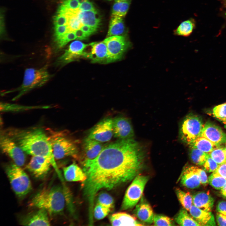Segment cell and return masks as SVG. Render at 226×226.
Here are the masks:
<instances>
[{
  "label": "cell",
  "instance_id": "6da1fadb",
  "mask_svg": "<svg viewBox=\"0 0 226 226\" xmlns=\"http://www.w3.org/2000/svg\"><path fill=\"white\" fill-rule=\"evenodd\" d=\"M143 148L132 138L119 139L103 147L95 158L84 160L83 195L88 205L89 220H93L95 196L100 190H110L134 179L143 168Z\"/></svg>",
  "mask_w": 226,
  "mask_h": 226
},
{
  "label": "cell",
  "instance_id": "7a4b0ae2",
  "mask_svg": "<svg viewBox=\"0 0 226 226\" xmlns=\"http://www.w3.org/2000/svg\"><path fill=\"white\" fill-rule=\"evenodd\" d=\"M2 131L27 154L43 157L51 162L60 179L62 175L55 161L49 135L42 128H8Z\"/></svg>",
  "mask_w": 226,
  "mask_h": 226
},
{
  "label": "cell",
  "instance_id": "3957f363",
  "mask_svg": "<svg viewBox=\"0 0 226 226\" xmlns=\"http://www.w3.org/2000/svg\"><path fill=\"white\" fill-rule=\"evenodd\" d=\"M64 191L61 187H45L36 193L29 203L30 207L46 210L51 214L61 213L65 204Z\"/></svg>",
  "mask_w": 226,
  "mask_h": 226
},
{
  "label": "cell",
  "instance_id": "277c9868",
  "mask_svg": "<svg viewBox=\"0 0 226 226\" xmlns=\"http://www.w3.org/2000/svg\"><path fill=\"white\" fill-rule=\"evenodd\" d=\"M47 66V65H45L39 68H26L21 85L14 90L4 92L3 94L17 91L18 93L13 99L15 100L29 91L43 86L52 76L48 71Z\"/></svg>",
  "mask_w": 226,
  "mask_h": 226
},
{
  "label": "cell",
  "instance_id": "5b68a950",
  "mask_svg": "<svg viewBox=\"0 0 226 226\" xmlns=\"http://www.w3.org/2000/svg\"><path fill=\"white\" fill-rule=\"evenodd\" d=\"M5 171L12 188L18 197H22L30 192L32 189L31 181L20 166L11 163L5 166Z\"/></svg>",
  "mask_w": 226,
  "mask_h": 226
},
{
  "label": "cell",
  "instance_id": "8992f818",
  "mask_svg": "<svg viewBox=\"0 0 226 226\" xmlns=\"http://www.w3.org/2000/svg\"><path fill=\"white\" fill-rule=\"evenodd\" d=\"M48 134L55 159H60L69 156L74 157L78 153L75 143L61 131L50 129Z\"/></svg>",
  "mask_w": 226,
  "mask_h": 226
},
{
  "label": "cell",
  "instance_id": "52a82bcc",
  "mask_svg": "<svg viewBox=\"0 0 226 226\" xmlns=\"http://www.w3.org/2000/svg\"><path fill=\"white\" fill-rule=\"evenodd\" d=\"M202 119L192 114L186 116L181 123L180 129V137L184 143L189 145L201 136L204 127Z\"/></svg>",
  "mask_w": 226,
  "mask_h": 226
},
{
  "label": "cell",
  "instance_id": "ba28073f",
  "mask_svg": "<svg viewBox=\"0 0 226 226\" xmlns=\"http://www.w3.org/2000/svg\"><path fill=\"white\" fill-rule=\"evenodd\" d=\"M148 179V176L142 175H138L134 178L125 192L121 205L122 210L132 208L137 205Z\"/></svg>",
  "mask_w": 226,
  "mask_h": 226
},
{
  "label": "cell",
  "instance_id": "9c48e42d",
  "mask_svg": "<svg viewBox=\"0 0 226 226\" xmlns=\"http://www.w3.org/2000/svg\"><path fill=\"white\" fill-rule=\"evenodd\" d=\"M103 41L108 50V63L120 59L131 45L126 35L111 36L107 37Z\"/></svg>",
  "mask_w": 226,
  "mask_h": 226
},
{
  "label": "cell",
  "instance_id": "30bf717a",
  "mask_svg": "<svg viewBox=\"0 0 226 226\" xmlns=\"http://www.w3.org/2000/svg\"><path fill=\"white\" fill-rule=\"evenodd\" d=\"M0 145L2 152L9 156L15 164L20 167L24 165L26 161L25 153L14 141L1 131Z\"/></svg>",
  "mask_w": 226,
  "mask_h": 226
},
{
  "label": "cell",
  "instance_id": "8fae6325",
  "mask_svg": "<svg viewBox=\"0 0 226 226\" xmlns=\"http://www.w3.org/2000/svg\"><path fill=\"white\" fill-rule=\"evenodd\" d=\"M113 124L111 118L103 120L92 128L87 138L101 143L109 141L113 135Z\"/></svg>",
  "mask_w": 226,
  "mask_h": 226
},
{
  "label": "cell",
  "instance_id": "7c38bea8",
  "mask_svg": "<svg viewBox=\"0 0 226 226\" xmlns=\"http://www.w3.org/2000/svg\"><path fill=\"white\" fill-rule=\"evenodd\" d=\"M89 46L79 40L72 42L63 53L57 60L56 63L62 65L75 60L80 57H83L85 49Z\"/></svg>",
  "mask_w": 226,
  "mask_h": 226
},
{
  "label": "cell",
  "instance_id": "4fadbf2b",
  "mask_svg": "<svg viewBox=\"0 0 226 226\" xmlns=\"http://www.w3.org/2000/svg\"><path fill=\"white\" fill-rule=\"evenodd\" d=\"M51 166L50 162L46 158L41 156H34L26 168L35 177L40 178L47 174Z\"/></svg>",
  "mask_w": 226,
  "mask_h": 226
},
{
  "label": "cell",
  "instance_id": "5bb4252c",
  "mask_svg": "<svg viewBox=\"0 0 226 226\" xmlns=\"http://www.w3.org/2000/svg\"><path fill=\"white\" fill-rule=\"evenodd\" d=\"M113 135L118 139L133 138V128L130 121L123 116L117 117L113 120Z\"/></svg>",
  "mask_w": 226,
  "mask_h": 226
},
{
  "label": "cell",
  "instance_id": "9a60e30c",
  "mask_svg": "<svg viewBox=\"0 0 226 226\" xmlns=\"http://www.w3.org/2000/svg\"><path fill=\"white\" fill-rule=\"evenodd\" d=\"M89 45L90 51H87L85 50L83 57L90 59L93 63H108V50L104 41L92 42Z\"/></svg>",
  "mask_w": 226,
  "mask_h": 226
},
{
  "label": "cell",
  "instance_id": "2e32d148",
  "mask_svg": "<svg viewBox=\"0 0 226 226\" xmlns=\"http://www.w3.org/2000/svg\"><path fill=\"white\" fill-rule=\"evenodd\" d=\"M48 213L43 209H38L24 217L21 224L24 226H50L51 223Z\"/></svg>",
  "mask_w": 226,
  "mask_h": 226
},
{
  "label": "cell",
  "instance_id": "e0dca14e",
  "mask_svg": "<svg viewBox=\"0 0 226 226\" xmlns=\"http://www.w3.org/2000/svg\"><path fill=\"white\" fill-rule=\"evenodd\" d=\"M201 136L218 146L226 142V134L219 126L210 122L204 124Z\"/></svg>",
  "mask_w": 226,
  "mask_h": 226
},
{
  "label": "cell",
  "instance_id": "ac0fdd59",
  "mask_svg": "<svg viewBox=\"0 0 226 226\" xmlns=\"http://www.w3.org/2000/svg\"><path fill=\"white\" fill-rule=\"evenodd\" d=\"M199 168L191 166L186 168L180 178V183L184 186L191 189L199 187L201 184L199 175Z\"/></svg>",
  "mask_w": 226,
  "mask_h": 226
},
{
  "label": "cell",
  "instance_id": "d6986e66",
  "mask_svg": "<svg viewBox=\"0 0 226 226\" xmlns=\"http://www.w3.org/2000/svg\"><path fill=\"white\" fill-rule=\"evenodd\" d=\"M189 211L199 226L216 225L214 216L211 212L203 210L194 205H192Z\"/></svg>",
  "mask_w": 226,
  "mask_h": 226
},
{
  "label": "cell",
  "instance_id": "ffe728a7",
  "mask_svg": "<svg viewBox=\"0 0 226 226\" xmlns=\"http://www.w3.org/2000/svg\"><path fill=\"white\" fill-rule=\"evenodd\" d=\"M134 213L141 221L148 223L151 224L153 222L154 215L152 208L143 197H141L140 201L136 205Z\"/></svg>",
  "mask_w": 226,
  "mask_h": 226
},
{
  "label": "cell",
  "instance_id": "44dd1931",
  "mask_svg": "<svg viewBox=\"0 0 226 226\" xmlns=\"http://www.w3.org/2000/svg\"><path fill=\"white\" fill-rule=\"evenodd\" d=\"M112 226H143L134 217L124 212H119L111 215L109 218Z\"/></svg>",
  "mask_w": 226,
  "mask_h": 226
},
{
  "label": "cell",
  "instance_id": "7402d4cb",
  "mask_svg": "<svg viewBox=\"0 0 226 226\" xmlns=\"http://www.w3.org/2000/svg\"><path fill=\"white\" fill-rule=\"evenodd\" d=\"M63 173L65 179L68 181L83 182L87 178L83 169L75 163L64 167Z\"/></svg>",
  "mask_w": 226,
  "mask_h": 226
},
{
  "label": "cell",
  "instance_id": "603a6c76",
  "mask_svg": "<svg viewBox=\"0 0 226 226\" xmlns=\"http://www.w3.org/2000/svg\"><path fill=\"white\" fill-rule=\"evenodd\" d=\"M193 203L197 207L211 212L213 207L214 200L208 192L199 191L193 196Z\"/></svg>",
  "mask_w": 226,
  "mask_h": 226
},
{
  "label": "cell",
  "instance_id": "cb8c5ba5",
  "mask_svg": "<svg viewBox=\"0 0 226 226\" xmlns=\"http://www.w3.org/2000/svg\"><path fill=\"white\" fill-rule=\"evenodd\" d=\"M103 148L101 143L87 138L83 143V148L85 157L84 160L92 159L95 158L100 153Z\"/></svg>",
  "mask_w": 226,
  "mask_h": 226
},
{
  "label": "cell",
  "instance_id": "d4e9b609",
  "mask_svg": "<svg viewBox=\"0 0 226 226\" xmlns=\"http://www.w3.org/2000/svg\"><path fill=\"white\" fill-rule=\"evenodd\" d=\"M78 15L83 24L98 28L101 19L96 10H79Z\"/></svg>",
  "mask_w": 226,
  "mask_h": 226
},
{
  "label": "cell",
  "instance_id": "484cf974",
  "mask_svg": "<svg viewBox=\"0 0 226 226\" xmlns=\"http://www.w3.org/2000/svg\"><path fill=\"white\" fill-rule=\"evenodd\" d=\"M126 32V27L122 17L112 15L110 19L107 37L125 35Z\"/></svg>",
  "mask_w": 226,
  "mask_h": 226
},
{
  "label": "cell",
  "instance_id": "4316f807",
  "mask_svg": "<svg viewBox=\"0 0 226 226\" xmlns=\"http://www.w3.org/2000/svg\"><path fill=\"white\" fill-rule=\"evenodd\" d=\"M189 146L190 148L197 149L208 154L214 148L219 146L201 136L197 138Z\"/></svg>",
  "mask_w": 226,
  "mask_h": 226
},
{
  "label": "cell",
  "instance_id": "83f0119b",
  "mask_svg": "<svg viewBox=\"0 0 226 226\" xmlns=\"http://www.w3.org/2000/svg\"><path fill=\"white\" fill-rule=\"evenodd\" d=\"M79 9L73 10L67 9L65 12L68 17L67 25L69 31H74L81 28L83 24L79 18L78 13Z\"/></svg>",
  "mask_w": 226,
  "mask_h": 226
},
{
  "label": "cell",
  "instance_id": "f1b7e54d",
  "mask_svg": "<svg viewBox=\"0 0 226 226\" xmlns=\"http://www.w3.org/2000/svg\"><path fill=\"white\" fill-rule=\"evenodd\" d=\"M195 27V22L192 19H190L181 22L174 31L175 35L188 36L192 32Z\"/></svg>",
  "mask_w": 226,
  "mask_h": 226
},
{
  "label": "cell",
  "instance_id": "f546056e",
  "mask_svg": "<svg viewBox=\"0 0 226 226\" xmlns=\"http://www.w3.org/2000/svg\"><path fill=\"white\" fill-rule=\"evenodd\" d=\"M187 211L185 208L180 210L175 218L176 222L181 226H199Z\"/></svg>",
  "mask_w": 226,
  "mask_h": 226
},
{
  "label": "cell",
  "instance_id": "4dcf8cb0",
  "mask_svg": "<svg viewBox=\"0 0 226 226\" xmlns=\"http://www.w3.org/2000/svg\"><path fill=\"white\" fill-rule=\"evenodd\" d=\"M191 148L189 156L192 162L197 165H203L207 160L209 154L196 148Z\"/></svg>",
  "mask_w": 226,
  "mask_h": 226
},
{
  "label": "cell",
  "instance_id": "1f68e13d",
  "mask_svg": "<svg viewBox=\"0 0 226 226\" xmlns=\"http://www.w3.org/2000/svg\"><path fill=\"white\" fill-rule=\"evenodd\" d=\"M176 194L179 201L184 208L189 211L193 205V198L189 192L183 191L179 188L175 190Z\"/></svg>",
  "mask_w": 226,
  "mask_h": 226
},
{
  "label": "cell",
  "instance_id": "d6a6232c",
  "mask_svg": "<svg viewBox=\"0 0 226 226\" xmlns=\"http://www.w3.org/2000/svg\"><path fill=\"white\" fill-rule=\"evenodd\" d=\"M130 3L131 1L116 2L112 7V14L122 17H124L128 10Z\"/></svg>",
  "mask_w": 226,
  "mask_h": 226
},
{
  "label": "cell",
  "instance_id": "836d02e7",
  "mask_svg": "<svg viewBox=\"0 0 226 226\" xmlns=\"http://www.w3.org/2000/svg\"><path fill=\"white\" fill-rule=\"evenodd\" d=\"M208 182L215 189L221 190L226 184V179L215 171L209 176Z\"/></svg>",
  "mask_w": 226,
  "mask_h": 226
},
{
  "label": "cell",
  "instance_id": "e575fe53",
  "mask_svg": "<svg viewBox=\"0 0 226 226\" xmlns=\"http://www.w3.org/2000/svg\"><path fill=\"white\" fill-rule=\"evenodd\" d=\"M209 154L219 165L226 162L225 148L221 147L220 145L214 148Z\"/></svg>",
  "mask_w": 226,
  "mask_h": 226
},
{
  "label": "cell",
  "instance_id": "d590c367",
  "mask_svg": "<svg viewBox=\"0 0 226 226\" xmlns=\"http://www.w3.org/2000/svg\"><path fill=\"white\" fill-rule=\"evenodd\" d=\"M38 108H40L41 107L24 106L7 103L1 102L0 103L1 111H18Z\"/></svg>",
  "mask_w": 226,
  "mask_h": 226
},
{
  "label": "cell",
  "instance_id": "8d00e7d4",
  "mask_svg": "<svg viewBox=\"0 0 226 226\" xmlns=\"http://www.w3.org/2000/svg\"><path fill=\"white\" fill-rule=\"evenodd\" d=\"M75 39H76V37L74 31H69L55 41L57 48H61L66 46L69 42Z\"/></svg>",
  "mask_w": 226,
  "mask_h": 226
},
{
  "label": "cell",
  "instance_id": "74e56055",
  "mask_svg": "<svg viewBox=\"0 0 226 226\" xmlns=\"http://www.w3.org/2000/svg\"><path fill=\"white\" fill-rule=\"evenodd\" d=\"M97 202L98 203L110 209L113 207L114 203L112 197L105 192H103L99 194Z\"/></svg>",
  "mask_w": 226,
  "mask_h": 226
},
{
  "label": "cell",
  "instance_id": "f35d334b",
  "mask_svg": "<svg viewBox=\"0 0 226 226\" xmlns=\"http://www.w3.org/2000/svg\"><path fill=\"white\" fill-rule=\"evenodd\" d=\"M110 210V209L97 203L94 207L93 216L96 219L100 220L107 216Z\"/></svg>",
  "mask_w": 226,
  "mask_h": 226
},
{
  "label": "cell",
  "instance_id": "ab89813d",
  "mask_svg": "<svg viewBox=\"0 0 226 226\" xmlns=\"http://www.w3.org/2000/svg\"><path fill=\"white\" fill-rule=\"evenodd\" d=\"M153 223L156 226H173L175 225L169 217L159 214H155Z\"/></svg>",
  "mask_w": 226,
  "mask_h": 226
},
{
  "label": "cell",
  "instance_id": "60d3db41",
  "mask_svg": "<svg viewBox=\"0 0 226 226\" xmlns=\"http://www.w3.org/2000/svg\"><path fill=\"white\" fill-rule=\"evenodd\" d=\"M212 114L218 120L226 119V103L214 107L212 110Z\"/></svg>",
  "mask_w": 226,
  "mask_h": 226
},
{
  "label": "cell",
  "instance_id": "b9f144b4",
  "mask_svg": "<svg viewBox=\"0 0 226 226\" xmlns=\"http://www.w3.org/2000/svg\"><path fill=\"white\" fill-rule=\"evenodd\" d=\"M203 165L204 169L206 171L208 172H213L217 170L219 164L215 161L209 155Z\"/></svg>",
  "mask_w": 226,
  "mask_h": 226
},
{
  "label": "cell",
  "instance_id": "7bdbcfd3",
  "mask_svg": "<svg viewBox=\"0 0 226 226\" xmlns=\"http://www.w3.org/2000/svg\"><path fill=\"white\" fill-rule=\"evenodd\" d=\"M68 17L65 14L57 13L54 18L55 27L67 24Z\"/></svg>",
  "mask_w": 226,
  "mask_h": 226
},
{
  "label": "cell",
  "instance_id": "ee69618b",
  "mask_svg": "<svg viewBox=\"0 0 226 226\" xmlns=\"http://www.w3.org/2000/svg\"><path fill=\"white\" fill-rule=\"evenodd\" d=\"M68 31L69 30L67 24L55 27V40Z\"/></svg>",
  "mask_w": 226,
  "mask_h": 226
},
{
  "label": "cell",
  "instance_id": "f6af8a7d",
  "mask_svg": "<svg viewBox=\"0 0 226 226\" xmlns=\"http://www.w3.org/2000/svg\"><path fill=\"white\" fill-rule=\"evenodd\" d=\"M62 5L68 9L73 10L78 9L79 6L78 0H65Z\"/></svg>",
  "mask_w": 226,
  "mask_h": 226
},
{
  "label": "cell",
  "instance_id": "bcb514c9",
  "mask_svg": "<svg viewBox=\"0 0 226 226\" xmlns=\"http://www.w3.org/2000/svg\"><path fill=\"white\" fill-rule=\"evenodd\" d=\"M80 11H89L96 10L95 7L92 3L87 0L80 4L79 8Z\"/></svg>",
  "mask_w": 226,
  "mask_h": 226
},
{
  "label": "cell",
  "instance_id": "7dc6e473",
  "mask_svg": "<svg viewBox=\"0 0 226 226\" xmlns=\"http://www.w3.org/2000/svg\"><path fill=\"white\" fill-rule=\"evenodd\" d=\"M98 28L89 26L87 25H83L80 29L89 36L95 33L98 30Z\"/></svg>",
  "mask_w": 226,
  "mask_h": 226
},
{
  "label": "cell",
  "instance_id": "c3c4849f",
  "mask_svg": "<svg viewBox=\"0 0 226 226\" xmlns=\"http://www.w3.org/2000/svg\"><path fill=\"white\" fill-rule=\"evenodd\" d=\"M198 173L201 184L204 186L207 185L208 183V180L205 171L203 169L199 168Z\"/></svg>",
  "mask_w": 226,
  "mask_h": 226
},
{
  "label": "cell",
  "instance_id": "681fc988",
  "mask_svg": "<svg viewBox=\"0 0 226 226\" xmlns=\"http://www.w3.org/2000/svg\"><path fill=\"white\" fill-rule=\"evenodd\" d=\"M216 210L218 213L226 215V201L219 202L216 206Z\"/></svg>",
  "mask_w": 226,
  "mask_h": 226
},
{
  "label": "cell",
  "instance_id": "f907efd6",
  "mask_svg": "<svg viewBox=\"0 0 226 226\" xmlns=\"http://www.w3.org/2000/svg\"><path fill=\"white\" fill-rule=\"evenodd\" d=\"M216 220L219 226H226V215L218 213L216 215Z\"/></svg>",
  "mask_w": 226,
  "mask_h": 226
},
{
  "label": "cell",
  "instance_id": "816d5d0a",
  "mask_svg": "<svg viewBox=\"0 0 226 226\" xmlns=\"http://www.w3.org/2000/svg\"><path fill=\"white\" fill-rule=\"evenodd\" d=\"M76 39L81 40H87L89 36L87 35L81 29L77 30L74 31Z\"/></svg>",
  "mask_w": 226,
  "mask_h": 226
},
{
  "label": "cell",
  "instance_id": "f5cc1de1",
  "mask_svg": "<svg viewBox=\"0 0 226 226\" xmlns=\"http://www.w3.org/2000/svg\"><path fill=\"white\" fill-rule=\"evenodd\" d=\"M215 171L226 179V162L219 164Z\"/></svg>",
  "mask_w": 226,
  "mask_h": 226
},
{
  "label": "cell",
  "instance_id": "db71d44e",
  "mask_svg": "<svg viewBox=\"0 0 226 226\" xmlns=\"http://www.w3.org/2000/svg\"><path fill=\"white\" fill-rule=\"evenodd\" d=\"M221 193L222 196L226 198V184L221 189Z\"/></svg>",
  "mask_w": 226,
  "mask_h": 226
},
{
  "label": "cell",
  "instance_id": "11a10c76",
  "mask_svg": "<svg viewBox=\"0 0 226 226\" xmlns=\"http://www.w3.org/2000/svg\"><path fill=\"white\" fill-rule=\"evenodd\" d=\"M218 120L221 121L223 124L226 125V119H221Z\"/></svg>",
  "mask_w": 226,
  "mask_h": 226
},
{
  "label": "cell",
  "instance_id": "9f6ffc18",
  "mask_svg": "<svg viewBox=\"0 0 226 226\" xmlns=\"http://www.w3.org/2000/svg\"><path fill=\"white\" fill-rule=\"evenodd\" d=\"M86 0H78L79 4H81V3H83V2H84Z\"/></svg>",
  "mask_w": 226,
  "mask_h": 226
},
{
  "label": "cell",
  "instance_id": "6f0895ef",
  "mask_svg": "<svg viewBox=\"0 0 226 226\" xmlns=\"http://www.w3.org/2000/svg\"><path fill=\"white\" fill-rule=\"evenodd\" d=\"M116 2H122V1H130V0H115Z\"/></svg>",
  "mask_w": 226,
  "mask_h": 226
},
{
  "label": "cell",
  "instance_id": "680465c9",
  "mask_svg": "<svg viewBox=\"0 0 226 226\" xmlns=\"http://www.w3.org/2000/svg\"><path fill=\"white\" fill-rule=\"evenodd\" d=\"M224 5L226 7V0H223Z\"/></svg>",
  "mask_w": 226,
  "mask_h": 226
},
{
  "label": "cell",
  "instance_id": "91938a15",
  "mask_svg": "<svg viewBox=\"0 0 226 226\" xmlns=\"http://www.w3.org/2000/svg\"><path fill=\"white\" fill-rule=\"evenodd\" d=\"M225 154H226V148H225Z\"/></svg>",
  "mask_w": 226,
  "mask_h": 226
},
{
  "label": "cell",
  "instance_id": "94428289",
  "mask_svg": "<svg viewBox=\"0 0 226 226\" xmlns=\"http://www.w3.org/2000/svg\"><path fill=\"white\" fill-rule=\"evenodd\" d=\"M225 16L226 18V13L225 14Z\"/></svg>",
  "mask_w": 226,
  "mask_h": 226
},
{
  "label": "cell",
  "instance_id": "6125c7cd",
  "mask_svg": "<svg viewBox=\"0 0 226 226\" xmlns=\"http://www.w3.org/2000/svg\"><path fill=\"white\" fill-rule=\"evenodd\" d=\"M107 0L111 1V0Z\"/></svg>",
  "mask_w": 226,
  "mask_h": 226
},
{
  "label": "cell",
  "instance_id": "be15d7a7",
  "mask_svg": "<svg viewBox=\"0 0 226 226\" xmlns=\"http://www.w3.org/2000/svg\"></svg>",
  "mask_w": 226,
  "mask_h": 226
}]
</instances>
